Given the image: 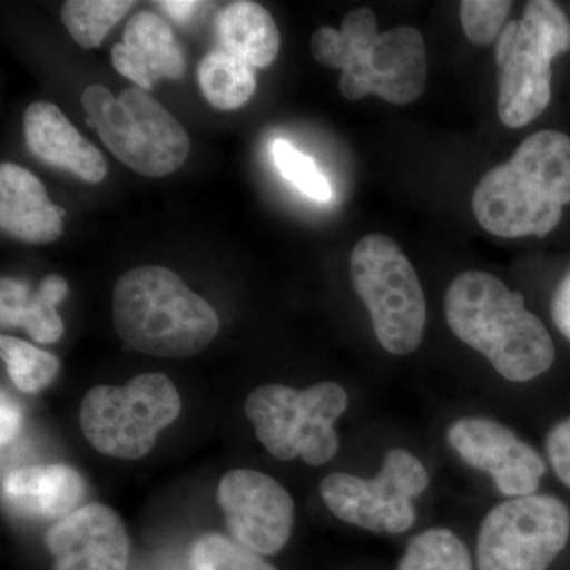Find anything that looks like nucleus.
Returning <instances> with one entry per match:
<instances>
[{
	"instance_id": "25",
	"label": "nucleus",
	"mask_w": 570,
	"mask_h": 570,
	"mask_svg": "<svg viewBox=\"0 0 570 570\" xmlns=\"http://www.w3.org/2000/svg\"><path fill=\"white\" fill-rule=\"evenodd\" d=\"M193 570H277L261 554L220 534H204L190 550Z\"/></svg>"
},
{
	"instance_id": "31",
	"label": "nucleus",
	"mask_w": 570,
	"mask_h": 570,
	"mask_svg": "<svg viewBox=\"0 0 570 570\" xmlns=\"http://www.w3.org/2000/svg\"><path fill=\"white\" fill-rule=\"evenodd\" d=\"M157 6L167 11L168 17L174 18L179 24H186L194 20L195 14L204 9L206 3L195 2V0H160Z\"/></svg>"
},
{
	"instance_id": "17",
	"label": "nucleus",
	"mask_w": 570,
	"mask_h": 570,
	"mask_svg": "<svg viewBox=\"0 0 570 570\" xmlns=\"http://www.w3.org/2000/svg\"><path fill=\"white\" fill-rule=\"evenodd\" d=\"M86 487L80 472L63 464L14 469L3 478L6 508L29 520H62L80 509Z\"/></svg>"
},
{
	"instance_id": "6",
	"label": "nucleus",
	"mask_w": 570,
	"mask_h": 570,
	"mask_svg": "<svg viewBox=\"0 0 570 570\" xmlns=\"http://www.w3.org/2000/svg\"><path fill=\"white\" fill-rule=\"evenodd\" d=\"M86 122L116 159L137 174L160 178L178 170L189 156V135L175 116L138 86L116 99L105 86L91 85L81 96Z\"/></svg>"
},
{
	"instance_id": "1",
	"label": "nucleus",
	"mask_w": 570,
	"mask_h": 570,
	"mask_svg": "<svg viewBox=\"0 0 570 570\" xmlns=\"http://www.w3.org/2000/svg\"><path fill=\"white\" fill-rule=\"evenodd\" d=\"M445 317L453 335L480 352L499 376L523 384L553 366L554 344L542 321L487 272H464L449 285Z\"/></svg>"
},
{
	"instance_id": "13",
	"label": "nucleus",
	"mask_w": 570,
	"mask_h": 570,
	"mask_svg": "<svg viewBox=\"0 0 570 570\" xmlns=\"http://www.w3.org/2000/svg\"><path fill=\"white\" fill-rule=\"evenodd\" d=\"M448 441L468 466L490 474L499 493L504 497L534 494L546 475V463L535 449L497 420H455L449 426Z\"/></svg>"
},
{
	"instance_id": "4",
	"label": "nucleus",
	"mask_w": 570,
	"mask_h": 570,
	"mask_svg": "<svg viewBox=\"0 0 570 570\" xmlns=\"http://www.w3.org/2000/svg\"><path fill=\"white\" fill-rule=\"evenodd\" d=\"M112 324L127 346L160 358L205 351L220 328L216 311L164 266H138L112 292Z\"/></svg>"
},
{
	"instance_id": "12",
	"label": "nucleus",
	"mask_w": 570,
	"mask_h": 570,
	"mask_svg": "<svg viewBox=\"0 0 570 570\" xmlns=\"http://www.w3.org/2000/svg\"><path fill=\"white\" fill-rule=\"evenodd\" d=\"M217 502L239 546L257 554H275L287 546L295 502L276 479L253 469H235L220 479Z\"/></svg>"
},
{
	"instance_id": "15",
	"label": "nucleus",
	"mask_w": 570,
	"mask_h": 570,
	"mask_svg": "<svg viewBox=\"0 0 570 570\" xmlns=\"http://www.w3.org/2000/svg\"><path fill=\"white\" fill-rule=\"evenodd\" d=\"M111 62L142 91H149L157 80H181L186 73V59L174 29L153 11H140L127 22L122 43L112 47Z\"/></svg>"
},
{
	"instance_id": "2",
	"label": "nucleus",
	"mask_w": 570,
	"mask_h": 570,
	"mask_svg": "<svg viewBox=\"0 0 570 570\" xmlns=\"http://www.w3.org/2000/svg\"><path fill=\"white\" fill-rule=\"evenodd\" d=\"M569 204L570 137L558 130L528 137L509 163L480 178L472 197L475 219L499 238H543Z\"/></svg>"
},
{
	"instance_id": "20",
	"label": "nucleus",
	"mask_w": 570,
	"mask_h": 570,
	"mask_svg": "<svg viewBox=\"0 0 570 570\" xmlns=\"http://www.w3.org/2000/svg\"><path fill=\"white\" fill-rule=\"evenodd\" d=\"M217 37L223 51L253 69H265L276 61L281 33L269 11L261 3L238 0L228 3L217 17Z\"/></svg>"
},
{
	"instance_id": "30",
	"label": "nucleus",
	"mask_w": 570,
	"mask_h": 570,
	"mask_svg": "<svg viewBox=\"0 0 570 570\" xmlns=\"http://www.w3.org/2000/svg\"><path fill=\"white\" fill-rule=\"evenodd\" d=\"M551 318L561 335L570 341V269L554 291L551 299Z\"/></svg>"
},
{
	"instance_id": "8",
	"label": "nucleus",
	"mask_w": 570,
	"mask_h": 570,
	"mask_svg": "<svg viewBox=\"0 0 570 570\" xmlns=\"http://www.w3.org/2000/svg\"><path fill=\"white\" fill-rule=\"evenodd\" d=\"M351 277L379 344L397 356L417 351L425 335L426 299L401 247L385 235L365 236L352 250Z\"/></svg>"
},
{
	"instance_id": "23",
	"label": "nucleus",
	"mask_w": 570,
	"mask_h": 570,
	"mask_svg": "<svg viewBox=\"0 0 570 570\" xmlns=\"http://www.w3.org/2000/svg\"><path fill=\"white\" fill-rule=\"evenodd\" d=\"M134 6L132 0H69L63 3L61 20L80 47L97 48Z\"/></svg>"
},
{
	"instance_id": "11",
	"label": "nucleus",
	"mask_w": 570,
	"mask_h": 570,
	"mask_svg": "<svg viewBox=\"0 0 570 570\" xmlns=\"http://www.w3.org/2000/svg\"><path fill=\"white\" fill-rule=\"evenodd\" d=\"M430 475L422 461L404 449L385 453L374 479L333 472L321 482L326 509L344 523L376 534H403L415 524L414 499L426 491Z\"/></svg>"
},
{
	"instance_id": "14",
	"label": "nucleus",
	"mask_w": 570,
	"mask_h": 570,
	"mask_svg": "<svg viewBox=\"0 0 570 570\" xmlns=\"http://www.w3.org/2000/svg\"><path fill=\"white\" fill-rule=\"evenodd\" d=\"M55 570H127L130 540L122 520L104 504H86L45 535Z\"/></svg>"
},
{
	"instance_id": "5",
	"label": "nucleus",
	"mask_w": 570,
	"mask_h": 570,
	"mask_svg": "<svg viewBox=\"0 0 570 570\" xmlns=\"http://www.w3.org/2000/svg\"><path fill=\"white\" fill-rule=\"evenodd\" d=\"M570 51V20L551 0H531L497 43L498 116L510 129L538 119L551 100V62Z\"/></svg>"
},
{
	"instance_id": "26",
	"label": "nucleus",
	"mask_w": 570,
	"mask_h": 570,
	"mask_svg": "<svg viewBox=\"0 0 570 570\" xmlns=\"http://www.w3.org/2000/svg\"><path fill=\"white\" fill-rule=\"evenodd\" d=\"M272 154L279 174L294 184L299 193L316 202H328L332 198V187L317 165L291 142L276 140L273 142Z\"/></svg>"
},
{
	"instance_id": "7",
	"label": "nucleus",
	"mask_w": 570,
	"mask_h": 570,
	"mask_svg": "<svg viewBox=\"0 0 570 570\" xmlns=\"http://www.w3.org/2000/svg\"><path fill=\"white\" fill-rule=\"evenodd\" d=\"M346 390L321 382L306 390L269 384L255 389L246 400V417L255 436L281 461L302 459L322 466L336 455V420L347 411Z\"/></svg>"
},
{
	"instance_id": "18",
	"label": "nucleus",
	"mask_w": 570,
	"mask_h": 570,
	"mask_svg": "<svg viewBox=\"0 0 570 570\" xmlns=\"http://www.w3.org/2000/svg\"><path fill=\"white\" fill-rule=\"evenodd\" d=\"M63 209L52 204L43 184L20 165H0V225L11 238L47 245L61 238Z\"/></svg>"
},
{
	"instance_id": "29",
	"label": "nucleus",
	"mask_w": 570,
	"mask_h": 570,
	"mask_svg": "<svg viewBox=\"0 0 570 570\" xmlns=\"http://www.w3.org/2000/svg\"><path fill=\"white\" fill-rule=\"evenodd\" d=\"M0 442L2 448H7L17 439L21 430L22 414L20 404L3 390L2 401H0Z\"/></svg>"
},
{
	"instance_id": "28",
	"label": "nucleus",
	"mask_w": 570,
	"mask_h": 570,
	"mask_svg": "<svg viewBox=\"0 0 570 570\" xmlns=\"http://www.w3.org/2000/svg\"><path fill=\"white\" fill-rule=\"evenodd\" d=\"M546 450L554 474L570 489V417L551 428Z\"/></svg>"
},
{
	"instance_id": "9",
	"label": "nucleus",
	"mask_w": 570,
	"mask_h": 570,
	"mask_svg": "<svg viewBox=\"0 0 570 570\" xmlns=\"http://www.w3.org/2000/svg\"><path fill=\"white\" fill-rule=\"evenodd\" d=\"M181 414V396L165 374L130 379L122 387L99 385L80 409L82 434L97 452L119 460L148 455L157 436Z\"/></svg>"
},
{
	"instance_id": "27",
	"label": "nucleus",
	"mask_w": 570,
	"mask_h": 570,
	"mask_svg": "<svg viewBox=\"0 0 570 570\" xmlns=\"http://www.w3.org/2000/svg\"><path fill=\"white\" fill-rule=\"evenodd\" d=\"M512 2L502 0H464L460 6L461 24L472 43L490 45L505 28Z\"/></svg>"
},
{
	"instance_id": "24",
	"label": "nucleus",
	"mask_w": 570,
	"mask_h": 570,
	"mask_svg": "<svg viewBox=\"0 0 570 570\" xmlns=\"http://www.w3.org/2000/svg\"><path fill=\"white\" fill-rule=\"evenodd\" d=\"M0 356L14 387L29 395L47 389L61 367L50 352L13 336H0Z\"/></svg>"
},
{
	"instance_id": "3",
	"label": "nucleus",
	"mask_w": 570,
	"mask_h": 570,
	"mask_svg": "<svg viewBox=\"0 0 570 570\" xmlns=\"http://www.w3.org/2000/svg\"><path fill=\"white\" fill-rule=\"evenodd\" d=\"M311 52L322 66L343 70L340 92L347 100L374 94L389 104L415 102L426 88V45L419 29L400 26L377 32L374 11H348L340 31L321 28Z\"/></svg>"
},
{
	"instance_id": "19",
	"label": "nucleus",
	"mask_w": 570,
	"mask_h": 570,
	"mask_svg": "<svg viewBox=\"0 0 570 570\" xmlns=\"http://www.w3.org/2000/svg\"><path fill=\"white\" fill-rule=\"evenodd\" d=\"M69 294V284L59 275H48L32 291L20 279L0 281V324L3 328L26 330L40 344H55L63 335L58 305Z\"/></svg>"
},
{
	"instance_id": "16",
	"label": "nucleus",
	"mask_w": 570,
	"mask_h": 570,
	"mask_svg": "<svg viewBox=\"0 0 570 570\" xmlns=\"http://www.w3.org/2000/svg\"><path fill=\"white\" fill-rule=\"evenodd\" d=\"M29 151L41 163L97 184L107 176L104 154L86 140L56 105L36 102L22 118Z\"/></svg>"
},
{
	"instance_id": "21",
	"label": "nucleus",
	"mask_w": 570,
	"mask_h": 570,
	"mask_svg": "<svg viewBox=\"0 0 570 570\" xmlns=\"http://www.w3.org/2000/svg\"><path fill=\"white\" fill-rule=\"evenodd\" d=\"M197 78L205 99L220 111L238 110L253 99L257 89L253 67L223 50L202 59Z\"/></svg>"
},
{
	"instance_id": "22",
	"label": "nucleus",
	"mask_w": 570,
	"mask_h": 570,
	"mask_svg": "<svg viewBox=\"0 0 570 570\" xmlns=\"http://www.w3.org/2000/svg\"><path fill=\"white\" fill-rule=\"evenodd\" d=\"M396 570H475V560L455 532L431 528L409 540Z\"/></svg>"
},
{
	"instance_id": "10",
	"label": "nucleus",
	"mask_w": 570,
	"mask_h": 570,
	"mask_svg": "<svg viewBox=\"0 0 570 570\" xmlns=\"http://www.w3.org/2000/svg\"><path fill=\"white\" fill-rule=\"evenodd\" d=\"M570 538V512L550 494L510 498L480 524L475 570H549Z\"/></svg>"
}]
</instances>
